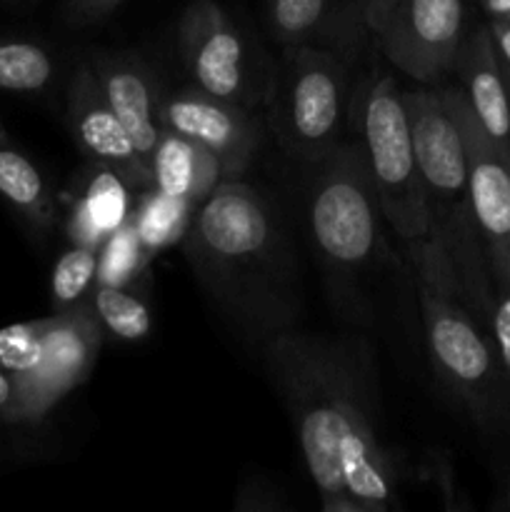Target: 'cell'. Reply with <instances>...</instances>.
<instances>
[{"mask_svg":"<svg viewBox=\"0 0 510 512\" xmlns=\"http://www.w3.org/2000/svg\"><path fill=\"white\" fill-rule=\"evenodd\" d=\"M185 258L220 310L258 340L293 328L298 268L273 205L240 180H223L190 218Z\"/></svg>","mask_w":510,"mask_h":512,"instance_id":"obj_2","label":"cell"},{"mask_svg":"<svg viewBox=\"0 0 510 512\" xmlns=\"http://www.w3.org/2000/svg\"><path fill=\"white\" fill-rule=\"evenodd\" d=\"M103 323L90 300L48 318L40 358L18 375V408L13 423H40L93 370L103 345Z\"/></svg>","mask_w":510,"mask_h":512,"instance_id":"obj_7","label":"cell"},{"mask_svg":"<svg viewBox=\"0 0 510 512\" xmlns=\"http://www.w3.org/2000/svg\"><path fill=\"white\" fill-rule=\"evenodd\" d=\"M490 35H493L495 50L500 55V63L510 73V20H490Z\"/></svg>","mask_w":510,"mask_h":512,"instance_id":"obj_29","label":"cell"},{"mask_svg":"<svg viewBox=\"0 0 510 512\" xmlns=\"http://www.w3.org/2000/svg\"><path fill=\"white\" fill-rule=\"evenodd\" d=\"M498 298L493 300L490 310V325H493L495 350H498L500 365L510 373V283H500Z\"/></svg>","mask_w":510,"mask_h":512,"instance_id":"obj_25","label":"cell"},{"mask_svg":"<svg viewBox=\"0 0 510 512\" xmlns=\"http://www.w3.org/2000/svg\"><path fill=\"white\" fill-rule=\"evenodd\" d=\"M90 303H93L103 328L120 340H130V343L143 340L153 328L148 305L138 295L118 288V285H95Z\"/></svg>","mask_w":510,"mask_h":512,"instance_id":"obj_21","label":"cell"},{"mask_svg":"<svg viewBox=\"0 0 510 512\" xmlns=\"http://www.w3.org/2000/svg\"><path fill=\"white\" fill-rule=\"evenodd\" d=\"M130 183L108 165L93 163L78 193H68V238L100 250L110 233L130 218Z\"/></svg>","mask_w":510,"mask_h":512,"instance_id":"obj_15","label":"cell"},{"mask_svg":"<svg viewBox=\"0 0 510 512\" xmlns=\"http://www.w3.org/2000/svg\"><path fill=\"white\" fill-rule=\"evenodd\" d=\"M65 3H68V13L78 23H93V20L105 18L115 8H120L123 0H65Z\"/></svg>","mask_w":510,"mask_h":512,"instance_id":"obj_26","label":"cell"},{"mask_svg":"<svg viewBox=\"0 0 510 512\" xmlns=\"http://www.w3.org/2000/svg\"><path fill=\"white\" fill-rule=\"evenodd\" d=\"M498 280L500 283H510V253H508V258H505V265H503V270H500Z\"/></svg>","mask_w":510,"mask_h":512,"instance_id":"obj_31","label":"cell"},{"mask_svg":"<svg viewBox=\"0 0 510 512\" xmlns=\"http://www.w3.org/2000/svg\"><path fill=\"white\" fill-rule=\"evenodd\" d=\"M490 20H510V0H480Z\"/></svg>","mask_w":510,"mask_h":512,"instance_id":"obj_30","label":"cell"},{"mask_svg":"<svg viewBox=\"0 0 510 512\" xmlns=\"http://www.w3.org/2000/svg\"><path fill=\"white\" fill-rule=\"evenodd\" d=\"M65 110L75 143L93 163L113 168L128 180L130 188H153V170L138 153L115 110L110 108L90 63H83L70 75Z\"/></svg>","mask_w":510,"mask_h":512,"instance_id":"obj_12","label":"cell"},{"mask_svg":"<svg viewBox=\"0 0 510 512\" xmlns=\"http://www.w3.org/2000/svg\"><path fill=\"white\" fill-rule=\"evenodd\" d=\"M163 128L208 148L223 165L225 180H240L258 148V125L248 110L205 90H180L163 98Z\"/></svg>","mask_w":510,"mask_h":512,"instance_id":"obj_10","label":"cell"},{"mask_svg":"<svg viewBox=\"0 0 510 512\" xmlns=\"http://www.w3.org/2000/svg\"><path fill=\"white\" fill-rule=\"evenodd\" d=\"M195 208L198 205L160 193L158 188H148L140 195L138 205L130 213V220H133L135 230H138L150 258L185 238Z\"/></svg>","mask_w":510,"mask_h":512,"instance_id":"obj_18","label":"cell"},{"mask_svg":"<svg viewBox=\"0 0 510 512\" xmlns=\"http://www.w3.org/2000/svg\"><path fill=\"white\" fill-rule=\"evenodd\" d=\"M18 395V375L8 373V370H0V418L13 423L15 408H18Z\"/></svg>","mask_w":510,"mask_h":512,"instance_id":"obj_27","label":"cell"},{"mask_svg":"<svg viewBox=\"0 0 510 512\" xmlns=\"http://www.w3.org/2000/svg\"><path fill=\"white\" fill-rule=\"evenodd\" d=\"M58 63L45 45L23 38H0V90L43 93L53 85Z\"/></svg>","mask_w":510,"mask_h":512,"instance_id":"obj_19","label":"cell"},{"mask_svg":"<svg viewBox=\"0 0 510 512\" xmlns=\"http://www.w3.org/2000/svg\"><path fill=\"white\" fill-rule=\"evenodd\" d=\"M348 70L325 48L295 45L273 105V123L290 155L318 163L340 143L348 115Z\"/></svg>","mask_w":510,"mask_h":512,"instance_id":"obj_6","label":"cell"},{"mask_svg":"<svg viewBox=\"0 0 510 512\" xmlns=\"http://www.w3.org/2000/svg\"><path fill=\"white\" fill-rule=\"evenodd\" d=\"M355 123L383 218L405 243L428 235L433 213L395 78H373L358 90Z\"/></svg>","mask_w":510,"mask_h":512,"instance_id":"obj_5","label":"cell"},{"mask_svg":"<svg viewBox=\"0 0 510 512\" xmlns=\"http://www.w3.org/2000/svg\"><path fill=\"white\" fill-rule=\"evenodd\" d=\"M0 198L30 230L48 235L55 225V200L40 170L20 150L0 143Z\"/></svg>","mask_w":510,"mask_h":512,"instance_id":"obj_17","label":"cell"},{"mask_svg":"<svg viewBox=\"0 0 510 512\" xmlns=\"http://www.w3.org/2000/svg\"><path fill=\"white\" fill-rule=\"evenodd\" d=\"M503 73H505V80H508V93H510V73L505 68H503Z\"/></svg>","mask_w":510,"mask_h":512,"instance_id":"obj_32","label":"cell"},{"mask_svg":"<svg viewBox=\"0 0 510 512\" xmlns=\"http://www.w3.org/2000/svg\"><path fill=\"white\" fill-rule=\"evenodd\" d=\"M150 253L145 250L133 220H125L115 233L105 238L98 250V285L125 288L140 270L148 265Z\"/></svg>","mask_w":510,"mask_h":512,"instance_id":"obj_22","label":"cell"},{"mask_svg":"<svg viewBox=\"0 0 510 512\" xmlns=\"http://www.w3.org/2000/svg\"><path fill=\"white\" fill-rule=\"evenodd\" d=\"M90 68L98 75L110 108L115 110L138 153L150 165L155 145L165 130L163 118H160L163 95L158 90L155 73L135 55L110 53L95 55L90 60Z\"/></svg>","mask_w":510,"mask_h":512,"instance_id":"obj_13","label":"cell"},{"mask_svg":"<svg viewBox=\"0 0 510 512\" xmlns=\"http://www.w3.org/2000/svg\"><path fill=\"white\" fill-rule=\"evenodd\" d=\"M48 318L10 325L0 330V370L23 375L38 363Z\"/></svg>","mask_w":510,"mask_h":512,"instance_id":"obj_24","label":"cell"},{"mask_svg":"<svg viewBox=\"0 0 510 512\" xmlns=\"http://www.w3.org/2000/svg\"><path fill=\"white\" fill-rule=\"evenodd\" d=\"M153 188L160 193L200 205L225 180L223 165L208 148L183 138L173 130H163L150 158Z\"/></svg>","mask_w":510,"mask_h":512,"instance_id":"obj_16","label":"cell"},{"mask_svg":"<svg viewBox=\"0 0 510 512\" xmlns=\"http://www.w3.org/2000/svg\"><path fill=\"white\" fill-rule=\"evenodd\" d=\"M373 35L400 73L435 83L458 63L465 40V0H395Z\"/></svg>","mask_w":510,"mask_h":512,"instance_id":"obj_8","label":"cell"},{"mask_svg":"<svg viewBox=\"0 0 510 512\" xmlns=\"http://www.w3.org/2000/svg\"><path fill=\"white\" fill-rule=\"evenodd\" d=\"M508 508H510V493H508Z\"/></svg>","mask_w":510,"mask_h":512,"instance_id":"obj_33","label":"cell"},{"mask_svg":"<svg viewBox=\"0 0 510 512\" xmlns=\"http://www.w3.org/2000/svg\"><path fill=\"white\" fill-rule=\"evenodd\" d=\"M393 3L395 0H358V15L370 33L378 30V25L383 23L388 10L393 8Z\"/></svg>","mask_w":510,"mask_h":512,"instance_id":"obj_28","label":"cell"},{"mask_svg":"<svg viewBox=\"0 0 510 512\" xmlns=\"http://www.w3.org/2000/svg\"><path fill=\"white\" fill-rule=\"evenodd\" d=\"M408 253L435 375L485 423L498 415V350L465 308L463 283L443 230L433 223L428 235L408 240Z\"/></svg>","mask_w":510,"mask_h":512,"instance_id":"obj_3","label":"cell"},{"mask_svg":"<svg viewBox=\"0 0 510 512\" xmlns=\"http://www.w3.org/2000/svg\"><path fill=\"white\" fill-rule=\"evenodd\" d=\"M265 365L298 433L310 480L328 512H385L398 470L375 425L373 363L365 343L280 330Z\"/></svg>","mask_w":510,"mask_h":512,"instance_id":"obj_1","label":"cell"},{"mask_svg":"<svg viewBox=\"0 0 510 512\" xmlns=\"http://www.w3.org/2000/svg\"><path fill=\"white\" fill-rule=\"evenodd\" d=\"M453 73L463 80L465 100L480 128L510 160V93L490 28H475L465 35Z\"/></svg>","mask_w":510,"mask_h":512,"instance_id":"obj_14","label":"cell"},{"mask_svg":"<svg viewBox=\"0 0 510 512\" xmlns=\"http://www.w3.org/2000/svg\"><path fill=\"white\" fill-rule=\"evenodd\" d=\"M308 225L330 278L353 280L380 250V205L358 143L335 145L310 165Z\"/></svg>","mask_w":510,"mask_h":512,"instance_id":"obj_4","label":"cell"},{"mask_svg":"<svg viewBox=\"0 0 510 512\" xmlns=\"http://www.w3.org/2000/svg\"><path fill=\"white\" fill-rule=\"evenodd\" d=\"M178 45L195 88L243 105L248 95L243 35L218 3L188 5L178 25Z\"/></svg>","mask_w":510,"mask_h":512,"instance_id":"obj_11","label":"cell"},{"mask_svg":"<svg viewBox=\"0 0 510 512\" xmlns=\"http://www.w3.org/2000/svg\"><path fill=\"white\" fill-rule=\"evenodd\" d=\"M333 0H268V23L275 40L288 48L328 38L335 25Z\"/></svg>","mask_w":510,"mask_h":512,"instance_id":"obj_20","label":"cell"},{"mask_svg":"<svg viewBox=\"0 0 510 512\" xmlns=\"http://www.w3.org/2000/svg\"><path fill=\"white\" fill-rule=\"evenodd\" d=\"M440 93L463 135L470 210L498 278L510 253V160L480 128L463 88H443Z\"/></svg>","mask_w":510,"mask_h":512,"instance_id":"obj_9","label":"cell"},{"mask_svg":"<svg viewBox=\"0 0 510 512\" xmlns=\"http://www.w3.org/2000/svg\"><path fill=\"white\" fill-rule=\"evenodd\" d=\"M93 283H98V250L73 245L68 253L60 255L50 278V300L55 313L85 300V293Z\"/></svg>","mask_w":510,"mask_h":512,"instance_id":"obj_23","label":"cell"}]
</instances>
